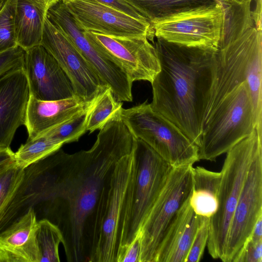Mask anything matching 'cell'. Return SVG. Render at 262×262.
I'll return each instance as SVG.
<instances>
[{"label": "cell", "mask_w": 262, "mask_h": 262, "mask_svg": "<svg viewBox=\"0 0 262 262\" xmlns=\"http://www.w3.org/2000/svg\"><path fill=\"white\" fill-rule=\"evenodd\" d=\"M99 130L90 149L69 154L59 149L54 153L41 193L57 207L58 226L70 262L87 261L94 253L113 169L136 144L121 112Z\"/></svg>", "instance_id": "obj_1"}, {"label": "cell", "mask_w": 262, "mask_h": 262, "mask_svg": "<svg viewBox=\"0 0 262 262\" xmlns=\"http://www.w3.org/2000/svg\"><path fill=\"white\" fill-rule=\"evenodd\" d=\"M156 37L154 46L160 70L151 82L150 105L199 147L217 49L185 46Z\"/></svg>", "instance_id": "obj_2"}, {"label": "cell", "mask_w": 262, "mask_h": 262, "mask_svg": "<svg viewBox=\"0 0 262 262\" xmlns=\"http://www.w3.org/2000/svg\"><path fill=\"white\" fill-rule=\"evenodd\" d=\"M262 32L252 9L234 10L224 22L203 124L222 99L246 83L257 131L262 134Z\"/></svg>", "instance_id": "obj_3"}, {"label": "cell", "mask_w": 262, "mask_h": 262, "mask_svg": "<svg viewBox=\"0 0 262 262\" xmlns=\"http://www.w3.org/2000/svg\"><path fill=\"white\" fill-rule=\"evenodd\" d=\"M262 148V135L255 128L226 154L222 167L219 205L209 220L207 249L214 259H224L231 221L250 165Z\"/></svg>", "instance_id": "obj_4"}, {"label": "cell", "mask_w": 262, "mask_h": 262, "mask_svg": "<svg viewBox=\"0 0 262 262\" xmlns=\"http://www.w3.org/2000/svg\"><path fill=\"white\" fill-rule=\"evenodd\" d=\"M135 148L122 157L113 169L103 204L98 240L91 262H116L118 249L124 242L136 172Z\"/></svg>", "instance_id": "obj_5"}, {"label": "cell", "mask_w": 262, "mask_h": 262, "mask_svg": "<svg viewBox=\"0 0 262 262\" xmlns=\"http://www.w3.org/2000/svg\"><path fill=\"white\" fill-rule=\"evenodd\" d=\"M256 128L249 87L244 83L226 95L204 123L200 160L215 161Z\"/></svg>", "instance_id": "obj_6"}, {"label": "cell", "mask_w": 262, "mask_h": 262, "mask_svg": "<svg viewBox=\"0 0 262 262\" xmlns=\"http://www.w3.org/2000/svg\"><path fill=\"white\" fill-rule=\"evenodd\" d=\"M121 118L136 138L146 143L172 167L192 166L200 160L198 146L147 101L122 108Z\"/></svg>", "instance_id": "obj_7"}, {"label": "cell", "mask_w": 262, "mask_h": 262, "mask_svg": "<svg viewBox=\"0 0 262 262\" xmlns=\"http://www.w3.org/2000/svg\"><path fill=\"white\" fill-rule=\"evenodd\" d=\"M192 166L173 167L163 189L141 227L143 236L141 262H155L164 233L190 196Z\"/></svg>", "instance_id": "obj_8"}, {"label": "cell", "mask_w": 262, "mask_h": 262, "mask_svg": "<svg viewBox=\"0 0 262 262\" xmlns=\"http://www.w3.org/2000/svg\"><path fill=\"white\" fill-rule=\"evenodd\" d=\"M47 17L64 33L119 101L133 100V81L112 59L97 48L78 27L62 0L49 7Z\"/></svg>", "instance_id": "obj_9"}, {"label": "cell", "mask_w": 262, "mask_h": 262, "mask_svg": "<svg viewBox=\"0 0 262 262\" xmlns=\"http://www.w3.org/2000/svg\"><path fill=\"white\" fill-rule=\"evenodd\" d=\"M135 154L136 177L127 230L122 245L129 243L142 227L173 168L148 145L137 138Z\"/></svg>", "instance_id": "obj_10"}, {"label": "cell", "mask_w": 262, "mask_h": 262, "mask_svg": "<svg viewBox=\"0 0 262 262\" xmlns=\"http://www.w3.org/2000/svg\"><path fill=\"white\" fill-rule=\"evenodd\" d=\"M224 17L223 7L217 4L178 14L151 25L154 36L168 42L217 49Z\"/></svg>", "instance_id": "obj_11"}, {"label": "cell", "mask_w": 262, "mask_h": 262, "mask_svg": "<svg viewBox=\"0 0 262 262\" xmlns=\"http://www.w3.org/2000/svg\"><path fill=\"white\" fill-rule=\"evenodd\" d=\"M84 33L133 82L144 80L151 83L159 72L156 50L147 37H116L93 31H84Z\"/></svg>", "instance_id": "obj_12"}, {"label": "cell", "mask_w": 262, "mask_h": 262, "mask_svg": "<svg viewBox=\"0 0 262 262\" xmlns=\"http://www.w3.org/2000/svg\"><path fill=\"white\" fill-rule=\"evenodd\" d=\"M40 45L57 60L70 80L74 95L91 102L108 87L74 44L46 17Z\"/></svg>", "instance_id": "obj_13"}, {"label": "cell", "mask_w": 262, "mask_h": 262, "mask_svg": "<svg viewBox=\"0 0 262 262\" xmlns=\"http://www.w3.org/2000/svg\"><path fill=\"white\" fill-rule=\"evenodd\" d=\"M79 28L116 37L154 36L149 22L93 0H62Z\"/></svg>", "instance_id": "obj_14"}, {"label": "cell", "mask_w": 262, "mask_h": 262, "mask_svg": "<svg viewBox=\"0 0 262 262\" xmlns=\"http://www.w3.org/2000/svg\"><path fill=\"white\" fill-rule=\"evenodd\" d=\"M262 216V148L250 165L230 224L223 261L234 262Z\"/></svg>", "instance_id": "obj_15"}, {"label": "cell", "mask_w": 262, "mask_h": 262, "mask_svg": "<svg viewBox=\"0 0 262 262\" xmlns=\"http://www.w3.org/2000/svg\"><path fill=\"white\" fill-rule=\"evenodd\" d=\"M24 69L30 96L35 98L56 100L75 96L64 72L41 45L25 50Z\"/></svg>", "instance_id": "obj_16"}, {"label": "cell", "mask_w": 262, "mask_h": 262, "mask_svg": "<svg viewBox=\"0 0 262 262\" xmlns=\"http://www.w3.org/2000/svg\"><path fill=\"white\" fill-rule=\"evenodd\" d=\"M30 97L24 68L0 77V149L10 147L17 129L25 124Z\"/></svg>", "instance_id": "obj_17"}, {"label": "cell", "mask_w": 262, "mask_h": 262, "mask_svg": "<svg viewBox=\"0 0 262 262\" xmlns=\"http://www.w3.org/2000/svg\"><path fill=\"white\" fill-rule=\"evenodd\" d=\"M201 222V217L192 210L189 198L166 229L155 262H185Z\"/></svg>", "instance_id": "obj_18"}, {"label": "cell", "mask_w": 262, "mask_h": 262, "mask_svg": "<svg viewBox=\"0 0 262 262\" xmlns=\"http://www.w3.org/2000/svg\"><path fill=\"white\" fill-rule=\"evenodd\" d=\"M89 103L76 96L56 100H41L30 96L24 124L28 140L34 139L67 121Z\"/></svg>", "instance_id": "obj_19"}, {"label": "cell", "mask_w": 262, "mask_h": 262, "mask_svg": "<svg viewBox=\"0 0 262 262\" xmlns=\"http://www.w3.org/2000/svg\"><path fill=\"white\" fill-rule=\"evenodd\" d=\"M37 223L34 210L30 207L0 233V249L12 253L20 262H40L36 240Z\"/></svg>", "instance_id": "obj_20"}, {"label": "cell", "mask_w": 262, "mask_h": 262, "mask_svg": "<svg viewBox=\"0 0 262 262\" xmlns=\"http://www.w3.org/2000/svg\"><path fill=\"white\" fill-rule=\"evenodd\" d=\"M48 8L42 0H17L15 31L18 46L26 50L40 45Z\"/></svg>", "instance_id": "obj_21"}, {"label": "cell", "mask_w": 262, "mask_h": 262, "mask_svg": "<svg viewBox=\"0 0 262 262\" xmlns=\"http://www.w3.org/2000/svg\"><path fill=\"white\" fill-rule=\"evenodd\" d=\"M192 188L189 204L194 213L210 218L219 205L221 173L201 166L192 167Z\"/></svg>", "instance_id": "obj_22"}, {"label": "cell", "mask_w": 262, "mask_h": 262, "mask_svg": "<svg viewBox=\"0 0 262 262\" xmlns=\"http://www.w3.org/2000/svg\"><path fill=\"white\" fill-rule=\"evenodd\" d=\"M25 170L14 165L0 172V233L11 224L25 203L23 182Z\"/></svg>", "instance_id": "obj_23"}, {"label": "cell", "mask_w": 262, "mask_h": 262, "mask_svg": "<svg viewBox=\"0 0 262 262\" xmlns=\"http://www.w3.org/2000/svg\"><path fill=\"white\" fill-rule=\"evenodd\" d=\"M126 1L150 24L178 14L219 4L215 0Z\"/></svg>", "instance_id": "obj_24"}, {"label": "cell", "mask_w": 262, "mask_h": 262, "mask_svg": "<svg viewBox=\"0 0 262 262\" xmlns=\"http://www.w3.org/2000/svg\"><path fill=\"white\" fill-rule=\"evenodd\" d=\"M64 144L45 135L27 140L14 152L16 166L26 169L60 149Z\"/></svg>", "instance_id": "obj_25"}, {"label": "cell", "mask_w": 262, "mask_h": 262, "mask_svg": "<svg viewBox=\"0 0 262 262\" xmlns=\"http://www.w3.org/2000/svg\"><path fill=\"white\" fill-rule=\"evenodd\" d=\"M36 240L40 262H58L59 246L63 243L62 233L57 225L44 219L38 222Z\"/></svg>", "instance_id": "obj_26"}, {"label": "cell", "mask_w": 262, "mask_h": 262, "mask_svg": "<svg viewBox=\"0 0 262 262\" xmlns=\"http://www.w3.org/2000/svg\"><path fill=\"white\" fill-rule=\"evenodd\" d=\"M122 108L109 87L105 88L94 99L89 114L87 131L90 133L100 129L108 120Z\"/></svg>", "instance_id": "obj_27"}, {"label": "cell", "mask_w": 262, "mask_h": 262, "mask_svg": "<svg viewBox=\"0 0 262 262\" xmlns=\"http://www.w3.org/2000/svg\"><path fill=\"white\" fill-rule=\"evenodd\" d=\"M94 99L73 117L42 135L64 144L77 141L87 132L89 116Z\"/></svg>", "instance_id": "obj_28"}, {"label": "cell", "mask_w": 262, "mask_h": 262, "mask_svg": "<svg viewBox=\"0 0 262 262\" xmlns=\"http://www.w3.org/2000/svg\"><path fill=\"white\" fill-rule=\"evenodd\" d=\"M17 1H0V53L18 46L15 31Z\"/></svg>", "instance_id": "obj_29"}, {"label": "cell", "mask_w": 262, "mask_h": 262, "mask_svg": "<svg viewBox=\"0 0 262 262\" xmlns=\"http://www.w3.org/2000/svg\"><path fill=\"white\" fill-rule=\"evenodd\" d=\"M201 217V224L193 240L185 262H199L201 259L209 236L210 218Z\"/></svg>", "instance_id": "obj_30"}, {"label": "cell", "mask_w": 262, "mask_h": 262, "mask_svg": "<svg viewBox=\"0 0 262 262\" xmlns=\"http://www.w3.org/2000/svg\"><path fill=\"white\" fill-rule=\"evenodd\" d=\"M142 236L140 228L129 243L119 248L116 262H141Z\"/></svg>", "instance_id": "obj_31"}, {"label": "cell", "mask_w": 262, "mask_h": 262, "mask_svg": "<svg viewBox=\"0 0 262 262\" xmlns=\"http://www.w3.org/2000/svg\"><path fill=\"white\" fill-rule=\"evenodd\" d=\"M25 50L19 46L0 53V77L8 72L24 68Z\"/></svg>", "instance_id": "obj_32"}, {"label": "cell", "mask_w": 262, "mask_h": 262, "mask_svg": "<svg viewBox=\"0 0 262 262\" xmlns=\"http://www.w3.org/2000/svg\"><path fill=\"white\" fill-rule=\"evenodd\" d=\"M234 262H262V240L249 238Z\"/></svg>", "instance_id": "obj_33"}, {"label": "cell", "mask_w": 262, "mask_h": 262, "mask_svg": "<svg viewBox=\"0 0 262 262\" xmlns=\"http://www.w3.org/2000/svg\"><path fill=\"white\" fill-rule=\"evenodd\" d=\"M118 10L135 18L146 20L126 0H93Z\"/></svg>", "instance_id": "obj_34"}, {"label": "cell", "mask_w": 262, "mask_h": 262, "mask_svg": "<svg viewBox=\"0 0 262 262\" xmlns=\"http://www.w3.org/2000/svg\"><path fill=\"white\" fill-rule=\"evenodd\" d=\"M15 164L14 152L10 147L0 149V172Z\"/></svg>", "instance_id": "obj_35"}, {"label": "cell", "mask_w": 262, "mask_h": 262, "mask_svg": "<svg viewBox=\"0 0 262 262\" xmlns=\"http://www.w3.org/2000/svg\"><path fill=\"white\" fill-rule=\"evenodd\" d=\"M249 238L255 241L262 240V216L256 222Z\"/></svg>", "instance_id": "obj_36"}, {"label": "cell", "mask_w": 262, "mask_h": 262, "mask_svg": "<svg viewBox=\"0 0 262 262\" xmlns=\"http://www.w3.org/2000/svg\"><path fill=\"white\" fill-rule=\"evenodd\" d=\"M16 261H19L16 256L9 251L0 249V262Z\"/></svg>", "instance_id": "obj_37"}, {"label": "cell", "mask_w": 262, "mask_h": 262, "mask_svg": "<svg viewBox=\"0 0 262 262\" xmlns=\"http://www.w3.org/2000/svg\"><path fill=\"white\" fill-rule=\"evenodd\" d=\"M223 9V11L226 10L231 4L229 3L228 0H215Z\"/></svg>", "instance_id": "obj_38"}, {"label": "cell", "mask_w": 262, "mask_h": 262, "mask_svg": "<svg viewBox=\"0 0 262 262\" xmlns=\"http://www.w3.org/2000/svg\"><path fill=\"white\" fill-rule=\"evenodd\" d=\"M230 4H242L251 0H228Z\"/></svg>", "instance_id": "obj_39"}, {"label": "cell", "mask_w": 262, "mask_h": 262, "mask_svg": "<svg viewBox=\"0 0 262 262\" xmlns=\"http://www.w3.org/2000/svg\"><path fill=\"white\" fill-rule=\"evenodd\" d=\"M42 1H44L47 4V5L49 7L51 5L58 2L60 0H42Z\"/></svg>", "instance_id": "obj_40"}]
</instances>
